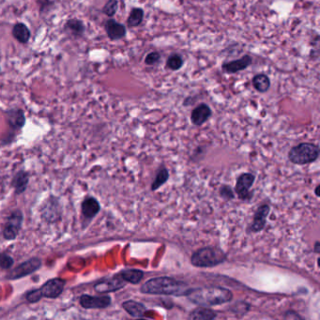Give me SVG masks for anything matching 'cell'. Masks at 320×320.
<instances>
[{
    "label": "cell",
    "instance_id": "1",
    "mask_svg": "<svg viewBox=\"0 0 320 320\" xmlns=\"http://www.w3.org/2000/svg\"><path fill=\"white\" fill-rule=\"evenodd\" d=\"M190 290L186 283L166 276L149 279L141 288L142 293L150 295L186 296Z\"/></svg>",
    "mask_w": 320,
    "mask_h": 320
},
{
    "label": "cell",
    "instance_id": "2",
    "mask_svg": "<svg viewBox=\"0 0 320 320\" xmlns=\"http://www.w3.org/2000/svg\"><path fill=\"white\" fill-rule=\"evenodd\" d=\"M186 297L194 304L213 306L229 303L233 299V293L229 289L222 287H207L191 289Z\"/></svg>",
    "mask_w": 320,
    "mask_h": 320
},
{
    "label": "cell",
    "instance_id": "3",
    "mask_svg": "<svg viewBox=\"0 0 320 320\" xmlns=\"http://www.w3.org/2000/svg\"><path fill=\"white\" fill-rule=\"evenodd\" d=\"M226 260V255L218 247H204L196 251L191 262L198 268H213Z\"/></svg>",
    "mask_w": 320,
    "mask_h": 320
},
{
    "label": "cell",
    "instance_id": "4",
    "mask_svg": "<svg viewBox=\"0 0 320 320\" xmlns=\"http://www.w3.org/2000/svg\"><path fill=\"white\" fill-rule=\"evenodd\" d=\"M66 286V281L62 278H53L48 280L41 288L33 289L25 294V300L29 304H36L41 299H57L62 294Z\"/></svg>",
    "mask_w": 320,
    "mask_h": 320
},
{
    "label": "cell",
    "instance_id": "5",
    "mask_svg": "<svg viewBox=\"0 0 320 320\" xmlns=\"http://www.w3.org/2000/svg\"><path fill=\"white\" fill-rule=\"evenodd\" d=\"M320 156V149L318 146L312 143H301L291 148L288 152V159L295 164H311L318 160Z\"/></svg>",
    "mask_w": 320,
    "mask_h": 320
},
{
    "label": "cell",
    "instance_id": "6",
    "mask_svg": "<svg viewBox=\"0 0 320 320\" xmlns=\"http://www.w3.org/2000/svg\"><path fill=\"white\" fill-rule=\"evenodd\" d=\"M41 265L42 262L41 258L32 257L25 262L21 263L16 268L9 271L8 275L6 276V279L18 280L31 275L32 273L41 269Z\"/></svg>",
    "mask_w": 320,
    "mask_h": 320
},
{
    "label": "cell",
    "instance_id": "7",
    "mask_svg": "<svg viewBox=\"0 0 320 320\" xmlns=\"http://www.w3.org/2000/svg\"><path fill=\"white\" fill-rule=\"evenodd\" d=\"M24 221V214L20 210H15L8 217L7 222L3 229V237L7 240L16 238L20 230L22 229Z\"/></svg>",
    "mask_w": 320,
    "mask_h": 320
},
{
    "label": "cell",
    "instance_id": "8",
    "mask_svg": "<svg viewBox=\"0 0 320 320\" xmlns=\"http://www.w3.org/2000/svg\"><path fill=\"white\" fill-rule=\"evenodd\" d=\"M125 285H126V282L120 277L119 274H116L111 278H105L97 282L94 285V289L97 293L106 294L110 292H115L123 288Z\"/></svg>",
    "mask_w": 320,
    "mask_h": 320
},
{
    "label": "cell",
    "instance_id": "9",
    "mask_svg": "<svg viewBox=\"0 0 320 320\" xmlns=\"http://www.w3.org/2000/svg\"><path fill=\"white\" fill-rule=\"evenodd\" d=\"M112 303L109 296H91L84 294L79 299V304L85 309H104Z\"/></svg>",
    "mask_w": 320,
    "mask_h": 320
},
{
    "label": "cell",
    "instance_id": "10",
    "mask_svg": "<svg viewBox=\"0 0 320 320\" xmlns=\"http://www.w3.org/2000/svg\"><path fill=\"white\" fill-rule=\"evenodd\" d=\"M255 176L251 173H244L239 176L236 183L235 191L240 199L247 200L251 197L250 189L255 182Z\"/></svg>",
    "mask_w": 320,
    "mask_h": 320
},
{
    "label": "cell",
    "instance_id": "11",
    "mask_svg": "<svg viewBox=\"0 0 320 320\" xmlns=\"http://www.w3.org/2000/svg\"><path fill=\"white\" fill-rule=\"evenodd\" d=\"M5 117L8 127L12 132L20 131L25 126V112L20 108L8 109L5 112Z\"/></svg>",
    "mask_w": 320,
    "mask_h": 320
},
{
    "label": "cell",
    "instance_id": "12",
    "mask_svg": "<svg viewBox=\"0 0 320 320\" xmlns=\"http://www.w3.org/2000/svg\"><path fill=\"white\" fill-rule=\"evenodd\" d=\"M252 63H253L252 57L249 55H245L242 58L223 63L222 69L223 72L227 74H236L238 72L246 70L248 67L252 65Z\"/></svg>",
    "mask_w": 320,
    "mask_h": 320
},
{
    "label": "cell",
    "instance_id": "13",
    "mask_svg": "<svg viewBox=\"0 0 320 320\" xmlns=\"http://www.w3.org/2000/svg\"><path fill=\"white\" fill-rule=\"evenodd\" d=\"M105 27H106L107 37L111 41L121 40L126 36V33H127L125 25L118 23L115 19H112V18L107 20Z\"/></svg>",
    "mask_w": 320,
    "mask_h": 320
},
{
    "label": "cell",
    "instance_id": "14",
    "mask_svg": "<svg viewBox=\"0 0 320 320\" xmlns=\"http://www.w3.org/2000/svg\"><path fill=\"white\" fill-rule=\"evenodd\" d=\"M212 114L211 107L206 104H201L192 111L191 121L196 126H201L208 121Z\"/></svg>",
    "mask_w": 320,
    "mask_h": 320
},
{
    "label": "cell",
    "instance_id": "15",
    "mask_svg": "<svg viewBox=\"0 0 320 320\" xmlns=\"http://www.w3.org/2000/svg\"><path fill=\"white\" fill-rule=\"evenodd\" d=\"M270 210L271 209L269 205L260 206L257 209L254 216V222L250 226V230L252 232H259L265 227L267 222V217L270 213Z\"/></svg>",
    "mask_w": 320,
    "mask_h": 320
},
{
    "label": "cell",
    "instance_id": "16",
    "mask_svg": "<svg viewBox=\"0 0 320 320\" xmlns=\"http://www.w3.org/2000/svg\"><path fill=\"white\" fill-rule=\"evenodd\" d=\"M83 216L86 220H92L101 211V205L94 197H87L81 205Z\"/></svg>",
    "mask_w": 320,
    "mask_h": 320
},
{
    "label": "cell",
    "instance_id": "17",
    "mask_svg": "<svg viewBox=\"0 0 320 320\" xmlns=\"http://www.w3.org/2000/svg\"><path fill=\"white\" fill-rule=\"evenodd\" d=\"M122 307L126 312L128 313L132 318H144L147 308L144 304H140L135 301H126L122 304Z\"/></svg>",
    "mask_w": 320,
    "mask_h": 320
},
{
    "label": "cell",
    "instance_id": "18",
    "mask_svg": "<svg viewBox=\"0 0 320 320\" xmlns=\"http://www.w3.org/2000/svg\"><path fill=\"white\" fill-rule=\"evenodd\" d=\"M11 33H12L13 38L18 42L23 43V44L27 43L31 37V32H30L29 28L27 27V25L24 23H21V22L16 23L15 25H13Z\"/></svg>",
    "mask_w": 320,
    "mask_h": 320
},
{
    "label": "cell",
    "instance_id": "19",
    "mask_svg": "<svg viewBox=\"0 0 320 320\" xmlns=\"http://www.w3.org/2000/svg\"><path fill=\"white\" fill-rule=\"evenodd\" d=\"M29 182V174L24 170L16 173L12 180V186L16 195H21L25 192Z\"/></svg>",
    "mask_w": 320,
    "mask_h": 320
},
{
    "label": "cell",
    "instance_id": "20",
    "mask_svg": "<svg viewBox=\"0 0 320 320\" xmlns=\"http://www.w3.org/2000/svg\"><path fill=\"white\" fill-rule=\"evenodd\" d=\"M64 29L70 34H72L75 38H80L84 35L86 27L81 20L77 18H73V19H69L66 22Z\"/></svg>",
    "mask_w": 320,
    "mask_h": 320
},
{
    "label": "cell",
    "instance_id": "21",
    "mask_svg": "<svg viewBox=\"0 0 320 320\" xmlns=\"http://www.w3.org/2000/svg\"><path fill=\"white\" fill-rule=\"evenodd\" d=\"M217 318V314L213 310L203 307H197L190 313V320H212Z\"/></svg>",
    "mask_w": 320,
    "mask_h": 320
},
{
    "label": "cell",
    "instance_id": "22",
    "mask_svg": "<svg viewBox=\"0 0 320 320\" xmlns=\"http://www.w3.org/2000/svg\"><path fill=\"white\" fill-rule=\"evenodd\" d=\"M120 277L127 283H131L133 285H137L144 277V271L135 269H127L123 270L118 273Z\"/></svg>",
    "mask_w": 320,
    "mask_h": 320
},
{
    "label": "cell",
    "instance_id": "23",
    "mask_svg": "<svg viewBox=\"0 0 320 320\" xmlns=\"http://www.w3.org/2000/svg\"><path fill=\"white\" fill-rule=\"evenodd\" d=\"M252 83H253V87L260 93L267 92L271 88V80L269 76L266 74H256L254 76Z\"/></svg>",
    "mask_w": 320,
    "mask_h": 320
},
{
    "label": "cell",
    "instance_id": "24",
    "mask_svg": "<svg viewBox=\"0 0 320 320\" xmlns=\"http://www.w3.org/2000/svg\"><path fill=\"white\" fill-rule=\"evenodd\" d=\"M144 19V9L142 8H133L127 19V25L129 27L139 26Z\"/></svg>",
    "mask_w": 320,
    "mask_h": 320
},
{
    "label": "cell",
    "instance_id": "25",
    "mask_svg": "<svg viewBox=\"0 0 320 320\" xmlns=\"http://www.w3.org/2000/svg\"><path fill=\"white\" fill-rule=\"evenodd\" d=\"M169 179V173L167 171L166 168H161L158 173H157L156 178L154 181L152 182L151 185V190L156 191L159 189L161 186H163L166 181Z\"/></svg>",
    "mask_w": 320,
    "mask_h": 320
},
{
    "label": "cell",
    "instance_id": "26",
    "mask_svg": "<svg viewBox=\"0 0 320 320\" xmlns=\"http://www.w3.org/2000/svg\"><path fill=\"white\" fill-rule=\"evenodd\" d=\"M184 65V59L179 54H174L167 58L166 67L171 71H179Z\"/></svg>",
    "mask_w": 320,
    "mask_h": 320
},
{
    "label": "cell",
    "instance_id": "27",
    "mask_svg": "<svg viewBox=\"0 0 320 320\" xmlns=\"http://www.w3.org/2000/svg\"><path fill=\"white\" fill-rule=\"evenodd\" d=\"M117 8H118L117 0H108L103 8V13L111 18L116 13Z\"/></svg>",
    "mask_w": 320,
    "mask_h": 320
},
{
    "label": "cell",
    "instance_id": "28",
    "mask_svg": "<svg viewBox=\"0 0 320 320\" xmlns=\"http://www.w3.org/2000/svg\"><path fill=\"white\" fill-rule=\"evenodd\" d=\"M14 265L13 258L5 253H0V268L2 270H9Z\"/></svg>",
    "mask_w": 320,
    "mask_h": 320
},
{
    "label": "cell",
    "instance_id": "29",
    "mask_svg": "<svg viewBox=\"0 0 320 320\" xmlns=\"http://www.w3.org/2000/svg\"><path fill=\"white\" fill-rule=\"evenodd\" d=\"M37 4L39 6V11L41 14L48 11L54 6V2L52 0H37Z\"/></svg>",
    "mask_w": 320,
    "mask_h": 320
},
{
    "label": "cell",
    "instance_id": "30",
    "mask_svg": "<svg viewBox=\"0 0 320 320\" xmlns=\"http://www.w3.org/2000/svg\"><path fill=\"white\" fill-rule=\"evenodd\" d=\"M161 59V55L158 52H151L145 58V63L147 65H155Z\"/></svg>",
    "mask_w": 320,
    "mask_h": 320
},
{
    "label": "cell",
    "instance_id": "31",
    "mask_svg": "<svg viewBox=\"0 0 320 320\" xmlns=\"http://www.w3.org/2000/svg\"><path fill=\"white\" fill-rule=\"evenodd\" d=\"M220 195L222 198L226 199V200H230V199H233L234 198V193L232 189L230 188L229 186H226V185H223L221 187L220 189Z\"/></svg>",
    "mask_w": 320,
    "mask_h": 320
},
{
    "label": "cell",
    "instance_id": "32",
    "mask_svg": "<svg viewBox=\"0 0 320 320\" xmlns=\"http://www.w3.org/2000/svg\"><path fill=\"white\" fill-rule=\"evenodd\" d=\"M320 241H317L316 242V245H315V252L317 253V254H320Z\"/></svg>",
    "mask_w": 320,
    "mask_h": 320
},
{
    "label": "cell",
    "instance_id": "33",
    "mask_svg": "<svg viewBox=\"0 0 320 320\" xmlns=\"http://www.w3.org/2000/svg\"><path fill=\"white\" fill-rule=\"evenodd\" d=\"M319 190H320V185H318V186H317V188H316V195H317V197H320Z\"/></svg>",
    "mask_w": 320,
    "mask_h": 320
},
{
    "label": "cell",
    "instance_id": "34",
    "mask_svg": "<svg viewBox=\"0 0 320 320\" xmlns=\"http://www.w3.org/2000/svg\"><path fill=\"white\" fill-rule=\"evenodd\" d=\"M0 72H1V68H0Z\"/></svg>",
    "mask_w": 320,
    "mask_h": 320
}]
</instances>
